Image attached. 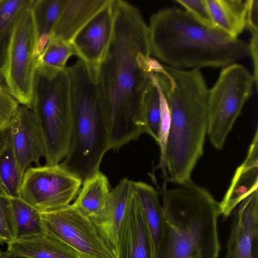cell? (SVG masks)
<instances>
[{"mask_svg": "<svg viewBox=\"0 0 258 258\" xmlns=\"http://www.w3.org/2000/svg\"><path fill=\"white\" fill-rule=\"evenodd\" d=\"M7 246L9 252L29 258H81L68 245L46 233L16 239Z\"/></svg>", "mask_w": 258, "mask_h": 258, "instance_id": "obj_19", "label": "cell"}, {"mask_svg": "<svg viewBox=\"0 0 258 258\" xmlns=\"http://www.w3.org/2000/svg\"><path fill=\"white\" fill-rule=\"evenodd\" d=\"M113 2L111 0L72 41L80 59L96 67L104 58L111 40L114 25Z\"/></svg>", "mask_w": 258, "mask_h": 258, "instance_id": "obj_13", "label": "cell"}, {"mask_svg": "<svg viewBox=\"0 0 258 258\" xmlns=\"http://www.w3.org/2000/svg\"><path fill=\"white\" fill-rule=\"evenodd\" d=\"M67 70L71 139L68 154L60 163L83 182L100 171L109 151L108 132L97 86V68L79 59Z\"/></svg>", "mask_w": 258, "mask_h": 258, "instance_id": "obj_5", "label": "cell"}, {"mask_svg": "<svg viewBox=\"0 0 258 258\" xmlns=\"http://www.w3.org/2000/svg\"><path fill=\"white\" fill-rule=\"evenodd\" d=\"M1 143H2V139H1V133H0V146H1Z\"/></svg>", "mask_w": 258, "mask_h": 258, "instance_id": "obj_35", "label": "cell"}, {"mask_svg": "<svg viewBox=\"0 0 258 258\" xmlns=\"http://www.w3.org/2000/svg\"><path fill=\"white\" fill-rule=\"evenodd\" d=\"M152 83L145 95L143 113L145 132L157 143L159 142V127L161 116V98L159 84L152 72Z\"/></svg>", "mask_w": 258, "mask_h": 258, "instance_id": "obj_26", "label": "cell"}, {"mask_svg": "<svg viewBox=\"0 0 258 258\" xmlns=\"http://www.w3.org/2000/svg\"><path fill=\"white\" fill-rule=\"evenodd\" d=\"M184 10L202 25L216 28L213 24L206 0H175Z\"/></svg>", "mask_w": 258, "mask_h": 258, "instance_id": "obj_31", "label": "cell"}, {"mask_svg": "<svg viewBox=\"0 0 258 258\" xmlns=\"http://www.w3.org/2000/svg\"><path fill=\"white\" fill-rule=\"evenodd\" d=\"M82 181L60 163L29 167L25 172L20 197L41 213L70 205Z\"/></svg>", "mask_w": 258, "mask_h": 258, "instance_id": "obj_9", "label": "cell"}, {"mask_svg": "<svg viewBox=\"0 0 258 258\" xmlns=\"http://www.w3.org/2000/svg\"><path fill=\"white\" fill-rule=\"evenodd\" d=\"M73 55H77V52L72 42L50 38L36 57V73L51 75L63 71Z\"/></svg>", "mask_w": 258, "mask_h": 258, "instance_id": "obj_24", "label": "cell"}, {"mask_svg": "<svg viewBox=\"0 0 258 258\" xmlns=\"http://www.w3.org/2000/svg\"><path fill=\"white\" fill-rule=\"evenodd\" d=\"M10 199L15 224L16 239L46 233L41 214L39 211L21 197L10 198Z\"/></svg>", "mask_w": 258, "mask_h": 258, "instance_id": "obj_25", "label": "cell"}, {"mask_svg": "<svg viewBox=\"0 0 258 258\" xmlns=\"http://www.w3.org/2000/svg\"><path fill=\"white\" fill-rule=\"evenodd\" d=\"M258 191L239 204L233 216L223 258H257Z\"/></svg>", "mask_w": 258, "mask_h": 258, "instance_id": "obj_11", "label": "cell"}, {"mask_svg": "<svg viewBox=\"0 0 258 258\" xmlns=\"http://www.w3.org/2000/svg\"><path fill=\"white\" fill-rule=\"evenodd\" d=\"M20 105L8 91L0 85V133L8 129Z\"/></svg>", "mask_w": 258, "mask_h": 258, "instance_id": "obj_30", "label": "cell"}, {"mask_svg": "<svg viewBox=\"0 0 258 258\" xmlns=\"http://www.w3.org/2000/svg\"><path fill=\"white\" fill-rule=\"evenodd\" d=\"M7 131L23 174L31 164L40 165V160L44 156L43 141L31 108L20 105Z\"/></svg>", "mask_w": 258, "mask_h": 258, "instance_id": "obj_12", "label": "cell"}, {"mask_svg": "<svg viewBox=\"0 0 258 258\" xmlns=\"http://www.w3.org/2000/svg\"><path fill=\"white\" fill-rule=\"evenodd\" d=\"M258 130L256 128L247 156L236 169L231 184L219 203L221 215L227 218L238 205L249 194L257 189Z\"/></svg>", "mask_w": 258, "mask_h": 258, "instance_id": "obj_15", "label": "cell"}, {"mask_svg": "<svg viewBox=\"0 0 258 258\" xmlns=\"http://www.w3.org/2000/svg\"><path fill=\"white\" fill-rule=\"evenodd\" d=\"M1 250H0V256H1Z\"/></svg>", "mask_w": 258, "mask_h": 258, "instance_id": "obj_36", "label": "cell"}, {"mask_svg": "<svg viewBox=\"0 0 258 258\" xmlns=\"http://www.w3.org/2000/svg\"><path fill=\"white\" fill-rule=\"evenodd\" d=\"M0 193L9 198L20 197L23 177L10 144L8 131L1 133Z\"/></svg>", "mask_w": 258, "mask_h": 258, "instance_id": "obj_22", "label": "cell"}, {"mask_svg": "<svg viewBox=\"0 0 258 258\" xmlns=\"http://www.w3.org/2000/svg\"><path fill=\"white\" fill-rule=\"evenodd\" d=\"M0 258H29L25 256L18 255L13 254L7 250L6 251H2Z\"/></svg>", "mask_w": 258, "mask_h": 258, "instance_id": "obj_34", "label": "cell"}, {"mask_svg": "<svg viewBox=\"0 0 258 258\" xmlns=\"http://www.w3.org/2000/svg\"><path fill=\"white\" fill-rule=\"evenodd\" d=\"M34 0H0V39L9 33L20 14Z\"/></svg>", "mask_w": 258, "mask_h": 258, "instance_id": "obj_27", "label": "cell"}, {"mask_svg": "<svg viewBox=\"0 0 258 258\" xmlns=\"http://www.w3.org/2000/svg\"><path fill=\"white\" fill-rule=\"evenodd\" d=\"M67 68L51 75L35 74L31 108L42 135L47 165L60 163L70 148L72 117Z\"/></svg>", "mask_w": 258, "mask_h": 258, "instance_id": "obj_6", "label": "cell"}, {"mask_svg": "<svg viewBox=\"0 0 258 258\" xmlns=\"http://www.w3.org/2000/svg\"><path fill=\"white\" fill-rule=\"evenodd\" d=\"M111 42L97 68V82L108 136V149L118 150L145 132V95L151 86L148 26L139 10L113 0Z\"/></svg>", "mask_w": 258, "mask_h": 258, "instance_id": "obj_1", "label": "cell"}, {"mask_svg": "<svg viewBox=\"0 0 258 258\" xmlns=\"http://www.w3.org/2000/svg\"><path fill=\"white\" fill-rule=\"evenodd\" d=\"M133 190L142 207L147 227L151 258H161L165 237V222L158 195L151 185L132 181Z\"/></svg>", "mask_w": 258, "mask_h": 258, "instance_id": "obj_16", "label": "cell"}, {"mask_svg": "<svg viewBox=\"0 0 258 258\" xmlns=\"http://www.w3.org/2000/svg\"><path fill=\"white\" fill-rule=\"evenodd\" d=\"M222 69L209 89L208 99L207 135L217 150L223 148L255 86L252 74L244 66L235 63Z\"/></svg>", "mask_w": 258, "mask_h": 258, "instance_id": "obj_8", "label": "cell"}, {"mask_svg": "<svg viewBox=\"0 0 258 258\" xmlns=\"http://www.w3.org/2000/svg\"><path fill=\"white\" fill-rule=\"evenodd\" d=\"M67 0H34L32 4L38 36L36 57L43 50Z\"/></svg>", "mask_w": 258, "mask_h": 258, "instance_id": "obj_23", "label": "cell"}, {"mask_svg": "<svg viewBox=\"0 0 258 258\" xmlns=\"http://www.w3.org/2000/svg\"><path fill=\"white\" fill-rule=\"evenodd\" d=\"M32 4L20 14L12 26L0 69L5 88L20 105L29 108L32 102L38 40Z\"/></svg>", "mask_w": 258, "mask_h": 258, "instance_id": "obj_7", "label": "cell"}, {"mask_svg": "<svg viewBox=\"0 0 258 258\" xmlns=\"http://www.w3.org/2000/svg\"><path fill=\"white\" fill-rule=\"evenodd\" d=\"M73 205L94 220L106 207L111 191L107 176L100 171L86 179Z\"/></svg>", "mask_w": 258, "mask_h": 258, "instance_id": "obj_21", "label": "cell"}, {"mask_svg": "<svg viewBox=\"0 0 258 258\" xmlns=\"http://www.w3.org/2000/svg\"><path fill=\"white\" fill-rule=\"evenodd\" d=\"M248 45L249 55L252 61L253 73L252 74L255 88H257L258 82V35H251Z\"/></svg>", "mask_w": 258, "mask_h": 258, "instance_id": "obj_33", "label": "cell"}, {"mask_svg": "<svg viewBox=\"0 0 258 258\" xmlns=\"http://www.w3.org/2000/svg\"><path fill=\"white\" fill-rule=\"evenodd\" d=\"M41 214L46 233L61 240L81 258H115L92 220L72 204Z\"/></svg>", "mask_w": 258, "mask_h": 258, "instance_id": "obj_10", "label": "cell"}, {"mask_svg": "<svg viewBox=\"0 0 258 258\" xmlns=\"http://www.w3.org/2000/svg\"><path fill=\"white\" fill-rule=\"evenodd\" d=\"M160 90L161 98V116L159 127V142L158 144L160 149V158L157 168L161 169L162 176L165 179L166 182L167 173L165 162L166 152L170 128L171 116L168 102L160 87Z\"/></svg>", "mask_w": 258, "mask_h": 258, "instance_id": "obj_28", "label": "cell"}, {"mask_svg": "<svg viewBox=\"0 0 258 258\" xmlns=\"http://www.w3.org/2000/svg\"><path fill=\"white\" fill-rule=\"evenodd\" d=\"M16 239L15 224L10 198L0 193V244Z\"/></svg>", "mask_w": 258, "mask_h": 258, "instance_id": "obj_29", "label": "cell"}, {"mask_svg": "<svg viewBox=\"0 0 258 258\" xmlns=\"http://www.w3.org/2000/svg\"><path fill=\"white\" fill-rule=\"evenodd\" d=\"M153 73L170 112L166 182L184 183L191 180L192 171L203 154L208 131L209 88L200 69H177L156 60Z\"/></svg>", "mask_w": 258, "mask_h": 258, "instance_id": "obj_2", "label": "cell"}, {"mask_svg": "<svg viewBox=\"0 0 258 258\" xmlns=\"http://www.w3.org/2000/svg\"><path fill=\"white\" fill-rule=\"evenodd\" d=\"M115 258H151L144 213L136 195H131L116 238Z\"/></svg>", "mask_w": 258, "mask_h": 258, "instance_id": "obj_14", "label": "cell"}, {"mask_svg": "<svg viewBox=\"0 0 258 258\" xmlns=\"http://www.w3.org/2000/svg\"><path fill=\"white\" fill-rule=\"evenodd\" d=\"M216 28L233 38L246 28L248 0H206Z\"/></svg>", "mask_w": 258, "mask_h": 258, "instance_id": "obj_20", "label": "cell"}, {"mask_svg": "<svg viewBox=\"0 0 258 258\" xmlns=\"http://www.w3.org/2000/svg\"><path fill=\"white\" fill-rule=\"evenodd\" d=\"M132 183V181L127 178L122 179L111 190L103 213L92 220L114 255L117 232L133 192Z\"/></svg>", "mask_w": 258, "mask_h": 258, "instance_id": "obj_17", "label": "cell"}, {"mask_svg": "<svg viewBox=\"0 0 258 258\" xmlns=\"http://www.w3.org/2000/svg\"><path fill=\"white\" fill-rule=\"evenodd\" d=\"M111 0H67L50 38L72 42L77 33Z\"/></svg>", "mask_w": 258, "mask_h": 258, "instance_id": "obj_18", "label": "cell"}, {"mask_svg": "<svg viewBox=\"0 0 258 258\" xmlns=\"http://www.w3.org/2000/svg\"><path fill=\"white\" fill-rule=\"evenodd\" d=\"M148 26L151 55L171 68H224L249 55L245 41L205 26L176 7L154 13Z\"/></svg>", "mask_w": 258, "mask_h": 258, "instance_id": "obj_3", "label": "cell"}, {"mask_svg": "<svg viewBox=\"0 0 258 258\" xmlns=\"http://www.w3.org/2000/svg\"><path fill=\"white\" fill-rule=\"evenodd\" d=\"M258 1L248 0L246 17V28L251 35H258Z\"/></svg>", "mask_w": 258, "mask_h": 258, "instance_id": "obj_32", "label": "cell"}, {"mask_svg": "<svg viewBox=\"0 0 258 258\" xmlns=\"http://www.w3.org/2000/svg\"><path fill=\"white\" fill-rule=\"evenodd\" d=\"M163 187L165 237L161 258H218L219 203L190 180Z\"/></svg>", "mask_w": 258, "mask_h": 258, "instance_id": "obj_4", "label": "cell"}]
</instances>
